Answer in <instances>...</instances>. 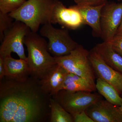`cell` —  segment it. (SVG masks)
<instances>
[{
  "instance_id": "obj_3",
  "label": "cell",
  "mask_w": 122,
  "mask_h": 122,
  "mask_svg": "<svg viewBox=\"0 0 122 122\" xmlns=\"http://www.w3.org/2000/svg\"><path fill=\"white\" fill-rule=\"evenodd\" d=\"M56 0H28L20 8L9 15L15 20L25 24L32 32H37L41 25L51 23Z\"/></svg>"
},
{
  "instance_id": "obj_18",
  "label": "cell",
  "mask_w": 122,
  "mask_h": 122,
  "mask_svg": "<svg viewBox=\"0 0 122 122\" xmlns=\"http://www.w3.org/2000/svg\"><path fill=\"white\" fill-rule=\"evenodd\" d=\"M50 122H74L73 116L51 97L50 99Z\"/></svg>"
},
{
  "instance_id": "obj_25",
  "label": "cell",
  "mask_w": 122,
  "mask_h": 122,
  "mask_svg": "<svg viewBox=\"0 0 122 122\" xmlns=\"http://www.w3.org/2000/svg\"><path fill=\"white\" fill-rule=\"evenodd\" d=\"M121 33H122V20L121 24H120V26H119V28L118 29L116 35L120 34Z\"/></svg>"
},
{
  "instance_id": "obj_7",
  "label": "cell",
  "mask_w": 122,
  "mask_h": 122,
  "mask_svg": "<svg viewBox=\"0 0 122 122\" xmlns=\"http://www.w3.org/2000/svg\"><path fill=\"white\" fill-rule=\"evenodd\" d=\"M31 31L28 26L21 21L15 20L5 34L0 47V56L3 57L16 53L20 59L27 60L24 45L25 37Z\"/></svg>"
},
{
  "instance_id": "obj_26",
  "label": "cell",
  "mask_w": 122,
  "mask_h": 122,
  "mask_svg": "<svg viewBox=\"0 0 122 122\" xmlns=\"http://www.w3.org/2000/svg\"><path fill=\"white\" fill-rule=\"evenodd\" d=\"M120 110H121V111H122V105H121V106H120Z\"/></svg>"
},
{
  "instance_id": "obj_1",
  "label": "cell",
  "mask_w": 122,
  "mask_h": 122,
  "mask_svg": "<svg viewBox=\"0 0 122 122\" xmlns=\"http://www.w3.org/2000/svg\"><path fill=\"white\" fill-rule=\"evenodd\" d=\"M51 97L39 79L30 75L17 81L5 76L0 81V122H50Z\"/></svg>"
},
{
  "instance_id": "obj_19",
  "label": "cell",
  "mask_w": 122,
  "mask_h": 122,
  "mask_svg": "<svg viewBox=\"0 0 122 122\" xmlns=\"http://www.w3.org/2000/svg\"><path fill=\"white\" fill-rule=\"evenodd\" d=\"M25 1V0H0V12L11 13L20 8Z\"/></svg>"
},
{
  "instance_id": "obj_12",
  "label": "cell",
  "mask_w": 122,
  "mask_h": 122,
  "mask_svg": "<svg viewBox=\"0 0 122 122\" xmlns=\"http://www.w3.org/2000/svg\"><path fill=\"white\" fill-rule=\"evenodd\" d=\"M68 73L65 68L57 63L40 79L42 89L51 96L56 95L62 90Z\"/></svg>"
},
{
  "instance_id": "obj_6",
  "label": "cell",
  "mask_w": 122,
  "mask_h": 122,
  "mask_svg": "<svg viewBox=\"0 0 122 122\" xmlns=\"http://www.w3.org/2000/svg\"><path fill=\"white\" fill-rule=\"evenodd\" d=\"M101 96L89 92H71L62 90L52 97L73 116L86 110L102 99Z\"/></svg>"
},
{
  "instance_id": "obj_11",
  "label": "cell",
  "mask_w": 122,
  "mask_h": 122,
  "mask_svg": "<svg viewBox=\"0 0 122 122\" xmlns=\"http://www.w3.org/2000/svg\"><path fill=\"white\" fill-rule=\"evenodd\" d=\"M51 23L59 24L72 30L76 29L83 25L81 14L74 6L66 8L58 0L54 7Z\"/></svg>"
},
{
  "instance_id": "obj_27",
  "label": "cell",
  "mask_w": 122,
  "mask_h": 122,
  "mask_svg": "<svg viewBox=\"0 0 122 122\" xmlns=\"http://www.w3.org/2000/svg\"></svg>"
},
{
  "instance_id": "obj_24",
  "label": "cell",
  "mask_w": 122,
  "mask_h": 122,
  "mask_svg": "<svg viewBox=\"0 0 122 122\" xmlns=\"http://www.w3.org/2000/svg\"><path fill=\"white\" fill-rule=\"evenodd\" d=\"M5 76L4 58L0 56V81Z\"/></svg>"
},
{
  "instance_id": "obj_10",
  "label": "cell",
  "mask_w": 122,
  "mask_h": 122,
  "mask_svg": "<svg viewBox=\"0 0 122 122\" xmlns=\"http://www.w3.org/2000/svg\"><path fill=\"white\" fill-rule=\"evenodd\" d=\"M94 122H122L120 106L100 99L85 110Z\"/></svg>"
},
{
  "instance_id": "obj_14",
  "label": "cell",
  "mask_w": 122,
  "mask_h": 122,
  "mask_svg": "<svg viewBox=\"0 0 122 122\" xmlns=\"http://www.w3.org/2000/svg\"><path fill=\"white\" fill-rule=\"evenodd\" d=\"M5 77L17 81L25 80L30 75L28 60L17 59L11 56L4 58Z\"/></svg>"
},
{
  "instance_id": "obj_8",
  "label": "cell",
  "mask_w": 122,
  "mask_h": 122,
  "mask_svg": "<svg viewBox=\"0 0 122 122\" xmlns=\"http://www.w3.org/2000/svg\"><path fill=\"white\" fill-rule=\"evenodd\" d=\"M122 20V3H106L102 11L100 26L103 41L109 42L116 35Z\"/></svg>"
},
{
  "instance_id": "obj_16",
  "label": "cell",
  "mask_w": 122,
  "mask_h": 122,
  "mask_svg": "<svg viewBox=\"0 0 122 122\" xmlns=\"http://www.w3.org/2000/svg\"><path fill=\"white\" fill-rule=\"evenodd\" d=\"M62 90L71 92L83 91L91 92L96 90V86L92 85L85 79L69 72L66 76Z\"/></svg>"
},
{
  "instance_id": "obj_4",
  "label": "cell",
  "mask_w": 122,
  "mask_h": 122,
  "mask_svg": "<svg viewBox=\"0 0 122 122\" xmlns=\"http://www.w3.org/2000/svg\"><path fill=\"white\" fill-rule=\"evenodd\" d=\"M89 52L79 45L69 54L54 58L57 63L68 72L82 77L96 86V75L89 59Z\"/></svg>"
},
{
  "instance_id": "obj_17",
  "label": "cell",
  "mask_w": 122,
  "mask_h": 122,
  "mask_svg": "<svg viewBox=\"0 0 122 122\" xmlns=\"http://www.w3.org/2000/svg\"><path fill=\"white\" fill-rule=\"evenodd\" d=\"M96 90L107 101L111 103L120 106L122 104V97H120L115 88L111 85L99 78L96 83Z\"/></svg>"
},
{
  "instance_id": "obj_2",
  "label": "cell",
  "mask_w": 122,
  "mask_h": 122,
  "mask_svg": "<svg viewBox=\"0 0 122 122\" xmlns=\"http://www.w3.org/2000/svg\"><path fill=\"white\" fill-rule=\"evenodd\" d=\"M24 44L28 52L27 60L31 76L40 79L57 64L48 49V42L37 32L30 31L26 35Z\"/></svg>"
},
{
  "instance_id": "obj_22",
  "label": "cell",
  "mask_w": 122,
  "mask_h": 122,
  "mask_svg": "<svg viewBox=\"0 0 122 122\" xmlns=\"http://www.w3.org/2000/svg\"><path fill=\"white\" fill-rule=\"evenodd\" d=\"M76 4L79 5L95 6L104 4L107 0H74Z\"/></svg>"
},
{
  "instance_id": "obj_21",
  "label": "cell",
  "mask_w": 122,
  "mask_h": 122,
  "mask_svg": "<svg viewBox=\"0 0 122 122\" xmlns=\"http://www.w3.org/2000/svg\"><path fill=\"white\" fill-rule=\"evenodd\" d=\"M109 42L114 50L122 56V33L116 35Z\"/></svg>"
},
{
  "instance_id": "obj_13",
  "label": "cell",
  "mask_w": 122,
  "mask_h": 122,
  "mask_svg": "<svg viewBox=\"0 0 122 122\" xmlns=\"http://www.w3.org/2000/svg\"><path fill=\"white\" fill-rule=\"evenodd\" d=\"M106 4L95 6L74 5L81 14L83 25H89L92 29L94 36L101 37L100 19L102 10Z\"/></svg>"
},
{
  "instance_id": "obj_9",
  "label": "cell",
  "mask_w": 122,
  "mask_h": 122,
  "mask_svg": "<svg viewBox=\"0 0 122 122\" xmlns=\"http://www.w3.org/2000/svg\"><path fill=\"white\" fill-rule=\"evenodd\" d=\"M89 58L95 75L110 84L122 95V73L107 65L93 49L89 52Z\"/></svg>"
},
{
  "instance_id": "obj_15",
  "label": "cell",
  "mask_w": 122,
  "mask_h": 122,
  "mask_svg": "<svg viewBox=\"0 0 122 122\" xmlns=\"http://www.w3.org/2000/svg\"><path fill=\"white\" fill-rule=\"evenodd\" d=\"M93 49L107 65L122 73V56L114 50L109 42L97 44Z\"/></svg>"
},
{
  "instance_id": "obj_23",
  "label": "cell",
  "mask_w": 122,
  "mask_h": 122,
  "mask_svg": "<svg viewBox=\"0 0 122 122\" xmlns=\"http://www.w3.org/2000/svg\"><path fill=\"white\" fill-rule=\"evenodd\" d=\"M74 122H94L84 111L73 115Z\"/></svg>"
},
{
  "instance_id": "obj_20",
  "label": "cell",
  "mask_w": 122,
  "mask_h": 122,
  "mask_svg": "<svg viewBox=\"0 0 122 122\" xmlns=\"http://www.w3.org/2000/svg\"><path fill=\"white\" fill-rule=\"evenodd\" d=\"M9 14L0 12V41L2 42L5 34L11 28L13 22Z\"/></svg>"
},
{
  "instance_id": "obj_5",
  "label": "cell",
  "mask_w": 122,
  "mask_h": 122,
  "mask_svg": "<svg viewBox=\"0 0 122 122\" xmlns=\"http://www.w3.org/2000/svg\"><path fill=\"white\" fill-rule=\"evenodd\" d=\"M51 23L42 25L40 30L42 36L47 38L48 51L54 57L66 56L79 46L69 35L67 30L57 28Z\"/></svg>"
}]
</instances>
